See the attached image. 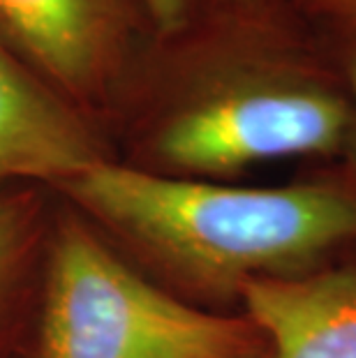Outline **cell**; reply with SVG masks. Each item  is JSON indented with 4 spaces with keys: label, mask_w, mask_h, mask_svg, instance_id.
Instances as JSON below:
<instances>
[{
    "label": "cell",
    "mask_w": 356,
    "mask_h": 358,
    "mask_svg": "<svg viewBox=\"0 0 356 358\" xmlns=\"http://www.w3.org/2000/svg\"><path fill=\"white\" fill-rule=\"evenodd\" d=\"M241 312L266 358H356V259L292 280L250 285Z\"/></svg>",
    "instance_id": "obj_5"
},
{
    "label": "cell",
    "mask_w": 356,
    "mask_h": 358,
    "mask_svg": "<svg viewBox=\"0 0 356 358\" xmlns=\"http://www.w3.org/2000/svg\"><path fill=\"white\" fill-rule=\"evenodd\" d=\"M58 187L204 310L241 306L255 282L356 259V180L329 164L287 185L245 187L97 159Z\"/></svg>",
    "instance_id": "obj_2"
},
{
    "label": "cell",
    "mask_w": 356,
    "mask_h": 358,
    "mask_svg": "<svg viewBox=\"0 0 356 358\" xmlns=\"http://www.w3.org/2000/svg\"><path fill=\"white\" fill-rule=\"evenodd\" d=\"M109 0H0V42L60 88L88 90L109 53Z\"/></svg>",
    "instance_id": "obj_6"
},
{
    "label": "cell",
    "mask_w": 356,
    "mask_h": 358,
    "mask_svg": "<svg viewBox=\"0 0 356 358\" xmlns=\"http://www.w3.org/2000/svg\"><path fill=\"white\" fill-rule=\"evenodd\" d=\"M313 28L320 33L324 44L329 47L333 60H336L340 74H343L347 95H350V132L343 148V155L338 162L329 166L345 173L347 178L356 180V7L343 14H336L322 24H313Z\"/></svg>",
    "instance_id": "obj_8"
},
{
    "label": "cell",
    "mask_w": 356,
    "mask_h": 358,
    "mask_svg": "<svg viewBox=\"0 0 356 358\" xmlns=\"http://www.w3.org/2000/svg\"><path fill=\"white\" fill-rule=\"evenodd\" d=\"M157 47L143 169L225 182L276 159L322 166L343 155L350 95L306 19L206 28Z\"/></svg>",
    "instance_id": "obj_1"
},
{
    "label": "cell",
    "mask_w": 356,
    "mask_h": 358,
    "mask_svg": "<svg viewBox=\"0 0 356 358\" xmlns=\"http://www.w3.org/2000/svg\"><path fill=\"white\" fill-rule=\"evenodd\" d=\"M33 238V210L26 199L0 194V315L17 285Z\"/></svg>",
    "instance_id": "obj_9"
},
{
    "label": "cell",
    "mask_w": 356,
    "mask_h": 358,
    "mask_svg": "<svg viewBox=\"0 0 356 358\" xmlns=\"http://www.w3.org/2000/svg\"><path fill=\"white\" fill-rule=\"evenodd\" d=\"M292 3L310 26L322 24V21L336 17V14H343L356 7V0H292Z\"/></svg>",
    "instance_id": "obj_10"
},
{
    "label": "cell",
    "mask_w": 356,
    "mask_h": 358,
    "mask_svg": "<svg viewBox=\"0 0 356 358\" xmlns=\"http://www.w3.org/2000/svg\"><path fill=\"white\" fill-rule=\"evenodd\" d=\"M102 155L70 106L0 42V185H63Z\"/></svg>",
    "instance_id": "obj_4"
},
{
    "label": "cell",
    "mask_w": 356,
    "mask_h": 358,
    "mask_svg": "<svg viewBox=\"0 0 356 358\" xmlns=\"http://www.w3.org/2000/svg\"><path fill=\"white\" fill-rule=\"evenodd\" d=\"M137 5L157 42L218 26L303 19L292 0H137Z\"/></svg>",
    "instance_id": "obj_7"
},
{
    "label": "cell",
    "mask_w": 356,
    "mask_h": 358,
    "mask_svg": "<svg viewBox=\"0 0 356 358\" xmlns=\"http://www.w3.org/2000/svg\"><path fill=\"white\" fill-rule=\"evenodd\" d=\"M44 285L40 358H266L243 312L178 299L77 220L56 231Z\"/></svg>",
    "instance_id": "obj_3"
}]
</instances>
